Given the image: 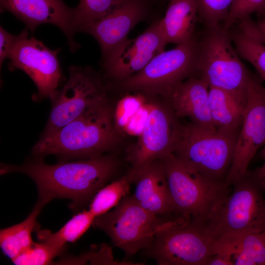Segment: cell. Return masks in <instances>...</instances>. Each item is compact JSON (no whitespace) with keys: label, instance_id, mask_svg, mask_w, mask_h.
Here are the masks:
<instances>
[{"label":"cell","instance_id":"2e32d148","mask_svg":"<svg viewBox=\"0 0 265 265\" xmlns=\"http://www.w3.org/2000/svg\"><path fill=\"white\" fill-rule=\"evenodd\" d=\"M0 10L12 13L32 32L40 25H53L65 35L72 53L80 48L74 40L78 32L75 8L63 0H0Z\"/></svg>","mask_w":265,"mask_h":265},{"label":"cell","instance_id":"7a4b0ae2","mask_svg":"<svg viewBox=\"0 0 265 265\" xmlns=\"http://www.w3.org/2000/svg\"><path fill=\"white\" fill-rule=\"evenodd\" d=\"M120 140L114 111L107 99L60 129L43 134L32 153L39 157L54 155L64 159H85L103 155Z\"/></svg>","mask_w":265,"mask_h":265},{"label":"cell","instance_id":"8992f818","mask_svg":"<svg viewBox=\"0 0 265 265\" xmlns=\"http://www.w3.org/2000/svg\"><path fill=\"white\" fill-rule=\"evenodd\" d=\"M199 38L196 34L175 48L164 51L140 71L114 84L124 91L166 99L179 84L196 76Z\"/></svg>","mask_w":265,"mask_h":265},{"label":"cell","instance_id":"d6986e66","mask_svg":"<svg viewBox=\"0 0 265 265\" xmlns=\"http://www.w3.org/2000/svg\"><path fill=\"white\" fill-rule=\"evenodd\" d=\"M212 249L230 257L234 265H265V230L225 234L214 241Z\"/></svg>","mask_w":265,"mask_h":265},{"label":"cell","instance_id":"4316f807","mask_svg":"<svg viewBox=\"0 0 265 265\" xmlns=\"http://www.w3.org/2000/svg\"><path fill=\"white\" fill-rule=\"evenodd\" d=\"M66 246L60 247L45 242H34L12 260L16 265H43L50 264L61 254Z\"/></svg>","mask_w":265,"mask_h":265},{"label":"cell","instance_id":"9a60e30c","mask_svg":"<svg viewBox=\"0 0 265 265\" xmlns=\"http://www.w3.org/2000/svg\"><path fill=\"white\" fill-rule=\"evenodd\" d=\"M166 44L161 19H156L142 33L128 38L112 56L102 61L104 77L114 82L129 78L165 51Z\"/></svg>","mask_w":265,"mask_h":265},{"label":"cell","instance_id":"cb8c5ba5","mask_svg":"<svg viewBox=\"0 0 265 265\" xmlns=\"http://www.w3.org/2000/svg\"><path fill=\"white\" fill-rule=\"evenodd\" d=\"M228 30L239 56L249 62L265 80V45L245 33L236 25Z\"/></svg>","mask_w":265,"mask_h":265},{"label":"cell","instance_id":"f546056e","mask_svg":"<svg viewBox=\"0 0 265 265\" xmlns=\"http://www.w3.org/2000/svg\"><path fill=\"white\" fill-rule=\"evenodd\" d=\"M253 20L251 17L241 20L236 25L245 33L265 45V16Z\"/></svg>","mask_w":265,"mask_h":265},{"label":"cell","instance_id":"83f0119b","mask_svg":"<svg viewBox=\"0 0 265 265\" xmlns=\"http://www.w3.org/2000/svg\"><path fill=\"white\" fill-rule=\"evenodd\" d=\"M199 21L205 27L223 24L226 20L234 0H194Z\"/></svg>","mask_w":265,"mask_h":265},{"label":"cell","instance_id":"7c38bea8","mask_svg":"<svg viewBox=\"0 0 265 265\" xmlns=\"http://www.w3.org/2000/svg\"><path fill=\"white\" fill-rule=\"evenodd\" d=\"M263 80L254 74L250 80L232 166L224 183L226 186H233L243 176L257 151L265 144V87Z\"/></svg>","mask_w":265,"mask_h":265},{"label":"cell","instance_id":"7402d4cb","mask_svg":"<svg viewBox=\"0 0 265 265\" xmlns=\"http://www.w3.org/2000/svg\"><path fill=\"white\" fill-rule=\"evenodd\" d=\"M46 204L38 200L31 213L23 222L0 230V248L11 261L33 243L31 233L38 228L37 218Z\"/></svg>","mask_w":265,"mask_h":265},{"label":"cell","instance_id":"f1b7e54d","mask_svg":"<svg viewBox=\"0 0 265 265\" xmlns=\"http://www.w3.org/2000/svg\"><path fill=\"white\" fill-rule=\"evenodd\" d=\"M253 13L258 17L265 16V0H234L222 26L228 30Z\"/></svg>","mask_w":265,"mask_h":265},{"label":"cell","instance_id":"6da1fadb","mask_svg":"<svg viewBox=\"0 0 265 265\" xmlns=\"http://www.w3.org/2000/svg\"><path fill=\"white\" fill-rule=\"evenodd\" d=\"M118 165L115 157L103 155L54 165L47 164L41 159L20 166L3 164L0 173H24L35 183L39 200L47 204L55 198L69 199L72 201L70 208L77 211L92 200L112 179Z\"/></svg>","mask_w":265,"mask_h":265},{"label":"cell","instance_id":"603a6c76","mask_svg":"<svg viewBox=\"0 0 265 265\" xmlns=\"http://www.w3.org/2000/svg\"><path fill=\"white\" fill-rule=\"evenodd\" d=\"M95 216L89 211L84 210L69 220L59 231L53 233L47 229L36 230L37 238L41 241L60 247L67 242L79 239L92 225Z\"/></svg>","mask_w":265,"mask_h":265},{"label":"cell","instance_id":"277c9868","mask_svg":"<svg viewBox=\"0 0 265 265\" xmlns=\"http://www.w3.org/2000/svg\"><path fill=\"white\" fill-rule=\"evenodd\" d=\"M159 159L164 165L174 213L204 226L229 195V187L209 180L172 153Z\"/></svg>","mask_w":265,"mask_h":265},{"label":"cell","instance_id":"5b68a950","mask_svg":"<svg viewBox=\"0 0 265 265\" xmlns=\"http://www.w3.org/2000/svg\"><path fill=\"white\" fill-rule=\"evenodd\" d=\"M237 139L191 122L181 125L172 153L209 180L224 184L232 166Z\"/></svg>","mask_w":265,"mask_h":265},{"label":"cell","instance_id":"44dd1931","mask_svg":"<svg viewBox=\"0 0 265 265\" xmlns=\"http://www.w3.org/2000/svg\"><path fill=\"white\" fill-rule=\"evenodd\" d=\"M209 105L215 128L224 134L238 137L245 107L228 92L209 88Z\"/></svg>","mask_w":265,"mask_h":265},{"label":"cell","instance_id":"9c48e42d","mask_svg":"<svg viewBox=\"0 0 265 265\" xmlns=\"http://www.w3.org/2000/svg\"><path fill=\"white\" fill-rule=\"evenodd\" d=\"M168 218L149 212L127 195L113 210L95 217L92 225L105 232L128 258L148 248Z\"/></svg>","mask_w":265,"mask_h":265},{"label":"cell","instance_id":"d4e9b609","mask_svg":"<svg viewBox=\"0 0 265 265\" xmlns=\"http://www.w3.org/2000/svg\"><path fill=\"white\" fill-rule=\"evenodd\" d=\"M132 184L126 174L103 187L92 199L88 210L95 217L108 212L124 197L129 195Z\"/></svg>","mask_w":265,"mask_h":265},{"label":"cell","instance_id":"d6a6232c","mask_svg":"<svg viewBox=\"0 0 265 265\" xmlns=\"http://www.w3.org/2000/svg\"><path fill=\"white\" fill-rule=\"evenodd\" d=\"M263 155L265 159V162L262 167L256 169L259 176L261 177H265V146L263 151Z\"/></svg>","mask_w":265,"mask_h":265},{"label":"cell","instance_id":"30bf717a","mask_svg":"<svg viewBox=\"0 0 265 265\" xmlns=\"http://www.w3.org/2000/svg\"><path fill=\"white\" fill-rule=\"evenodd\" d=\"M69 78L58 90L43 134L53 132L79 117L92 106L108 99L109 84L90 66H70Z\"/></svg>","mask_w":265,"mask_h":265},{"label":"cell","instance_id":"484cf974","mask_svg":"<svg viewBox=\"0 0 265 265\" xmlns=\"http://www.w3.org/2000/svg\"><path fill=\"white\" fill-rule=\"evenodd\" d=\"M124 0H80L75 14L78 30L82 26L106 16Z\"/></svg>","mask_w":265,"mask_h":265},{"label":"cell","instance_id":"8fae6325","mask_svg":"<svg viewBox=\"0 0 265 265\" xmlns=\"http://www.w3.org/2000/svg\"><path fill=\"white\" fill-rule=\"evenodd\" d=\"M145 107L146 116L140 136L126 157L131 165L127 175L132 183L146 166L172 153L181 126L169 104L150 102Z\"/></svg>","mask_w":265,"mask_h":265},{"label":"cell","instance_id":"4fadbf2b","mask_svg":"<svg viewBox=\"0 0 265 265\" xmlns=\"http://www.w3.org/2000/svg\"><path fill=\"white\" fill-rule=\"evenodd\" d=\"M60 49L52 50L34 37L22 39L7 57L10 70L25 72L36 86V98L52 100L62 81V72L57 55Z\"/></svg>","mask_w":265,"mask_h":265},{"label":"cell","instance_id":"e0dca14e","mask_svg":"<svg viewBox=\"0 0 265 265\" xmlns=\"http://www.w3.org/2000/svg\"><path fill=\"white\" fill-rule=\"evenodd\" d=\"M166 99L177 118L188 117L197 125L216 129L211 115L209 87L202 79L197 76L188 78Z\"/></svg>","mask_w":265,"mask_h":265},{"label":"cell","instance_id":"4dcf8cb0","mask_svg":"<svg viewBox=\"0 0 265 265\" xmlns=\"http://www.w3.org/2000/svg\"><path fill=\"white\" fill-rule=\"evenodd\" d=\"M28 36V32L26 28L18 35H13L0 26V68L4 59L23 38Z\"/></svg>","mask_w":265,"mask_h":265},{"label":"cell","instance_id":"836d02e7","mask_svg":"<svg viewBox=\"0 0 265 265\" xmlns=\"http://www.w3.org/2000/svg\"><path fill=\"white\" fill-rule=\"evenodd\" d=\"M260 177L261 178V179H262V183L263 186L265 190V177Z\"/></svg>","mask_w":265,"mask_h":265},{"label":"cell","instance_id":"5bb4252c","mask_svg":"<svg viewBox=\"0 0 265 265\" xmlns=\"http://www.w3.org/2000/svg\"><path fill=\"white\" fill-rule=\"evenodd\" d=\"M159 0H124L103 18L82 26L79 32L91 35L98 42L102 61L112 56L128 39L139 23L146 21Z\"/></svg>","mask_w":265,"mask_h":265},{"label":"cell","instance_id":"3957f363","mask_svg":"<svg viewBox=\"0 0 265 265\" xmlns=\"http://www.w3.org/2000/svg\"><path fill=\"white\" fill-rule=\"evenodd\" d=\"M228 30L222 24L205 27L199 38L195 76L209 88L224 90L245 107L248 87L253 75L233 46Z\"/></svg>","mask_w":265,"mask_h":265},{"label":"cell","instance_id":"ba28073f","mask_svg":"<svg viewBox=\"0 0 265 265\" xmlns=\"http://www.w3.org/2000/svg\"><path fill=\"white\" fill-rule=\"evenodd\" d=\"M213 242L203 225L175 216L165 222L144 251L159 265H207Z\"/></svg>","mask_w":265,"mask_h":265},{"label":"cell","instance_id":"ffe728a7","mask_svg":"<svg viewBox=\"0 0 265 265\" xmlns=\"http://www.w3.org/2000/svg\"><path fill=\"white\" fill-rule=\"evenodd\" d=\"M167 1L164 16L161 19V27L167 43L177 45L196 34L198 9L194 0Z\"/></svg>","mask_w":265,"mask_h":265},{"label":"cell","instance_id":"ac0fdd59","mask_svg":"<svg viewBox=\"0 0 265 265\" xmlns=\"http://www.w3.org/2000/svg\"><path fill=\"white\" fill-rule=\"evenodd\" d=\"M132 195L136 202L149 212L160 216L174 213L165 169L159 159L144 168L136 176Z\"/></svg>","mask_w":265,"mask_h":265},{"label":"cell","instance_id":"1f68e13d","mask_svg":"<svg viewBox=\"0 0 265 265\" xmlns=\"http://www.w3.org/2000/svg\"><path fill=\"white\" fill-rule=\"evenodd\" d=\"M207 265H234L230 260L219 255L213 254L208 260Z\"/></svg>","mask_w":265,"mask_h":265},{"label":"cell","instance_id":"52a82bcc","mask_svg":"<svg viewBox=\"0 0 265 265\" xmlns=\"http://www.w3.org/2000/svg\"><path fill=\"white\" fill-rule=\"evenodd\" d=\"M231 194L203 226L214 242L227 234L265 230V191L256 169L233 185Z\"/></svg>","mask_w":265,"mask_h":265}]
</instances>
